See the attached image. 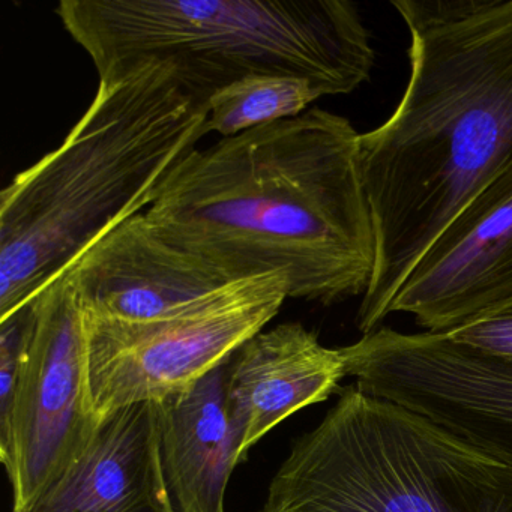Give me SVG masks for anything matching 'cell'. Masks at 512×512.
Returning <instances> with one entry per match:
<instances>
[{"mask_svg":"<svg viewBox=\"0 0 512 512\" xmlns=\"http://www.w3.org/2000/svg\"><path fill=\"white\" fill-rule=\"evenodd\" d=\"M410 77L388 121L359 136L376 266L359 305L380 328L455 215L512 167V0H397Z\"/></svg>","mask_w":512,"mask_h":512,"instance_id":"obj_1","label":"cell"},{"mask_svg":"<svg viewBox=\"0 0 512 512\" xmlns=\"http://www.w3.org/2000/svg\"><path fill=\"white\" fill-rule=\"evenodd\" d=\"M359 136L310 109L226 137L196 149L145 215L233 280L281 274L289 298L323 305L364 296L377 245Z\"/></svg>","mask_w":512,"mask_h":512,"instance_id":"obj_2","label":"cell"},{"mask_svg":"<svg viewBox=\"0 0 512 512\" xmlns=\"http://www.w3.org/2000/svg\"><path fill=\"white\" fill-rule=\"evenodd\" d=\"M208 104L167 62L100 82L65 142L0 193V320L157 202L208 134Z\"/></svg>","mask_w":512,"mask_h":512,"instance_id":"obj_3","label":"cell"},{"mask_svg":"<svg viewBox=\"0 0 512 512\" xmlns=\"http://www.w3.org/2000/svg\"><path fill=\"white\" fill-rule=\"evenodd\" d=\"M56 14L101 83L167 62L209 100L251 76L298 77L332 97L358 89L374 65L347 0H62Z\"/></svg>","mask_w":512,"mask_h":512,"instance_id":"obj_4","label":"cell"},{"mask_svg":"<svg viewBox=\"0 0 512 512\" xmlns=\"http://www.w3.org/2000/svg\"><path fill=\"white\" fill-rule=\"evenodd\" d=\"M259 512H512V467L353 383L293 443Z\"/></svg>","mask_w":512,"mask_h":512,"instance_id":"obj_5","label":"cell"},{"mask_svg":"<svg viewBox=\"0 0 512 512\" xmlns=\"http://www.w3.org/2000/svg\"><path fill=\"white\" fill-rule=\"evenodd\" d=\"M287 298L286 278L266 274L235 281L152 322H107L85 314L95 421L190 388L262 332Z\"/></svg>","mask_w":512,"mask_h":512,"instance_id":"obj_6","label":"cell"},{"mask_svg":"<svg viewBox=\"0 0 512 512\" xmlns=\"http://www.w3.org/2000/svg\"><path fill=\"white\" fill-rule=\"evenodd\" d=\"M35 322L0 457L25 512L85 449L98 424L89 406L82 304L67 274L34 298Z\"/></svg>","mask_w":512,"mask_h":512,"instance_id":"obj_7","label":"cell"},{"mask_svg":"<svg viewBox=\"0 0 512 512\" xmlns=\"http://www.w3.org/2000/svg\"><path fill=\"white\" fill-rule=\"evenodd\" d=\"M347 376L512 467V361L448 334L379 328L341 347Z\"/></svg>","mask_w":512,"mask_h":512,"instance_id":"obj_8","label":"cell"},{"mask_svg":"<svg viewBox=\"0 0 512 512\" xmlns=\"http://www.w3.org/2000/svg\"><path fill=\"white\" fill-rule=\"evenodd\" d=\"M512 299V167L473 197L401 286L392 313L448 334Z\"/></svg>","mask_w":512,"mask_h":512,"instance_id":"obj_9","label":"cell"},{"mask_svg":"<svg viewBox=\"0 0 512 512\" xmlns=\"http://www.w3.org/2000/svg\"><path fill=\"white\" fill-rule=\"evenodd\" d=\"M65 274L86 316L122 323L172 316L236 281L170 242L145 212L104 235Z\"/></svg>","mask_w":512,"mask_h":512,"instance_id":"obj_10","label":"cell"},{"mask_svg":"<svg viewBox=\"0 0 512 512\" xmlns=\"http://www.w3.org/2000/svg\"><path fill=\"white\" fill-rule=\"evenodd\" d=\"M346 376L341 349L323 346L301 323H283L250 338L227 362V409L238 464L284 419L338 392Z\"/></svg>","mask_w":512,"mask_h":512,"instance_id":"obj_11","label":"cell"},{"mask_svg":"<svg viewBox=\"0 0 512 512\" xmlns=\"http://www.w3.org/2000/svg\"><path fill=\"white\" fill-rule=\"evenodd\" d=\"M25 512H175L161 461L157 403L110 413Z\"/></svg>","mask_w":512,"mask_h":512,"instance_id":"obj_12","label":"cell"},{"mask_svg":"<svg viewBox=\"0 0 512 512\" xmlns=\"http://www.w3.org/2000/svg\"><path fill=\"white\" fill-rule=\"evenodd\" d=\"M227 362L190 388L155 401L161 461L175 512H226L227 485L238 464L227 409Z\"/></svg>","mask_w":512,"mask_h":512,"instance_id":"obj_13","label":"cell"},{"mask_svg":"<svg viewBox=\"0 0 512 512\" xmlns=\"http://www.w3.org/2000/svg\"><path fill=\"white\" fill-rule=\"evenodd\" d=\"M322 98L308 80L287 76H251L212 95L208 104L209 133L238 136L254 128L296 118Z\"/></svg>","mask_w":512,"mask_h":512,"instance_id":"obj_14","label":"cell"},{"mask_svg":"<svg viewBox=\"0 0 512 512\" xmlns=\"http://www.w3.org/2000/svg\"><path fill=\"white\" fill-rule=\"evenodd\" d=\"M448 335L458 343L512 361V299Z\"/></svg>","mask_w":512,"mask_h":512,"instance_id":"obj_15","label":"cell"}]
</instances>
